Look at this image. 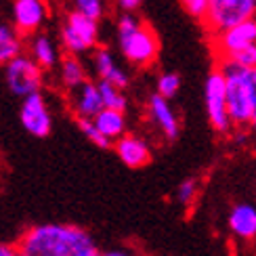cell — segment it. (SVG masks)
Returning <instances> with one entry per match:
<instances>
[{
    "label": "cell",
    "mask_w": 256,
    "mask_h": 256,
    "mask_svg": "<svg viewBox=\"0 0 256 256\" xmlns=\"http://www.w3.org/2000/svg\"><path fill=\"white\" fill-rule=\"evenodd\" d=\"M90 246H94V242L88 231L63 222L32 225L17 240L21 256H76Z\"/></svg>",
    "instance_id": "obj_1"
},
{
    "label": "cell",
    "mask_w": 256,
    "mask_h": 256,
    "mask_svg": "<svg viewBox=\"0 0 256 256\" xmlns=\"http://www.w3.org/2000/svg\"><path fill=\"white\" fill-rule=\"evenodd\" d=\"M116 36L122 57L134 68L154 66L160 52L156 32L132 13H124L116 24Z\"/></svg>",
    "instance_id": "obj_2"
},
{
    "label": "cell",
    "mask_w": 256,
    "mask_h": 256,
    "mask_svg": "<svg viewBox=\"0 0 256 256\" xmlns=\"http://www.w3.org/2000/svg\"><path fill=\"white\" fill-rule=\"evenodd\" d=\"M227 78V108L236 130L250 128L254 120V101L250 92V84L246 76V68L233 63L231 59H218L216 66Z\"/></svg>",
    "instance_id": "obj_3"
},
{
    "label": "cell",
    "mask_w": 256,
    "mask_h": 256,
    "mask_svg": "<svg viewBox=\"0 0 256 256\" xmlns=\"http://www.w3.org/2000/svg\"><path fill=\"white\" fill-rule=\"evenodd\" d=\"M61 46L68 50V55H82L90 52L99 46V21H94L80 10L74 8L66 15L59 28Z\"/></svg>",
    "instance_id": "obj_4"
},
{
    "label": "cell",
    "mask_w": 256,
    "mask_h": 256,
    "mask_svg": "<svg viewBox=\"0 0 256 256\" xmlns=\"http://www.w3.org/2000/svg\"><path fill=\"white\" fill-rule=\"evenodd\" d=\"M204 105L208 122L218 134H229L236 130L227 108V78L218 68L212 70L204 82Z\"/></svg>",
    "instance_id": "obj_5"
},
{
    "label": "cell",
    "mask_w": 256,
    "mask_h": 256,
    "mask_svg": "<svg viewBox=\"0 0 256 256\" xmlns=\"http://www.w3.org/2000/svg\"><path fill=\"white\" fill-rule=\"evenodd\" d=\"M4 80L10 92L26 99L28 94L40 92L42 82H44V70L32 59L30 52L28 55L21 52L19 57L4 66Z\"/></svg>",
    "instance_id": "obj_6"
},
{
    "label": "cell",
    "mask_w": 256,
    "mask_h": 256,
    "mask_svg": "<svg viewBox=\"0 0 256 256\" xmlns=\"http://www.w3.org/2000/svg\"><path fill=\"white\" fill-rule=\"evenodd\" d=\"M250 17H256V0H210L204 24L210 34H216Z\"/></svg>",
    "instance_id": "obj_7"
},
{
    "label": "cell",
    "mask_w": 256,
    "mask_h": 256,
    "mask_svg": "<svg viewBox=\"0 0 256 256\" xmlns=\"http://www.w3.org/2000/svg\"><path fill=\"white\" fill-rule=\"evenodd\" d=\"M210 36H212V48H214L216 57L218 59L229 57L250 44H256V17L244 19L240 24Z\"/></svg>",
    "instance_id": "obj_8"
},
{
    "label": "cell",
    "mask_w": 256,
    "mask_h": 256,
    "mask_svg": "<svg viewBox=\"0 0 256 256\" xmlns=\"http://www.w3.org/2000/svg\"><path fill=\"white\" fill-rule=\"evenodd\" d=\"M19 120H21V126H24L30 134H34L36 138H44L50 134L52 116L48 112L46 99L42 97V92L28 94L26 99H21Z\"/></svg>",
    "instance_id": "obj_9"
},
{
    "label": "cell",
    "mask_w": 256,
    "mask_h": 256,
    "mask_svg": "<svg viewBox=\"0 0 256 256\" xmlns=\"http://www.w3.org/2000/svg\"><path fill=\"white\" fill-rule=\"evenodd\" d=\"M147 120L156 126V130L162 134L166 141H176L180 132V122L178 116L170 105V99L162 97V94H149L147 99Z\"/></svg>",
    "instance_id": "obj_10"
},
{
    "label": "cell",
    "mask_w": 256,
    "mask_h": 256,
    "mask_svg": "<svg viewBox=\"0 0 256 256\" xmlns=\"http://www.w3.org/2000/svg\"><path fill=\"white\" fill-rule=\"evenodd\" d=\"M48 8L44 0H13V28L21 36H34L44 26Z\"/></svg>",
    "instance_id": "obj_11"
},
{
    "label": "cell",
    "mask_w": 256,
    "mask_h": 256,
    "mask_svg": "<svg viewBox=\"0 0 256 256\" xmlns=\"http://www.w3.org/2000/svg\"><path fill=\"white\" fill-rule=\"evenodd\" d=\"M227 227L236 240L244 244L256 242V204L254 202H236L229 208Z\"/></svg>",
    "instance_id": "obj_12"
},
{
    "label": "cell",
    "mask_w": 256,
    "mask_h": 256,
    "mask_svg": "<svg viewBox=\"0 0 256 256\" xmlns=\"http://www.w3.org/2000/svg\"><path fill=\"white\" fill-rule=\"evenodd\" d=\"M114 152L128 168H143L152 162V147L138 134H122L114 141Z\"/></svg>",
    "instance_id": "obj_13"
},
{
    "label": "cell",
    "mask_w": 256,
    "mask_h": 256,
    "mask_svg": "<svg viewBox=\"0 0 256 256\" xmlns=\"http://www.w3.org/2000/svg\"><path fill=\"white\" fill-rule=\"evenodd\" d=\"M90 68L94 72V76L99 80H105V82H112L116 86L120 88H126L128 84H130V78H128V74L116 63L114 55L110 48L105 46H97L92 50L90 55Z\"/></svg>",
    "instance_id": "obj_14"
},
{
    "label": "cell",
    "mask_w": 256,
    "mask_h": 256,
    "mask_svg": "<svg viewBox=\"0 0 256 256\" xmlns=\"http://www.w3.org/2000/svg\"><path fill=\"white\" fill-rule=\"evenodd\" d=\"M105 108L103 99H101V90H99V82H90L86 80L72 92V110L76 114V118H90L94 120L97 114Z\"/></svg>",
    "instance_id": "obj_15"
},
{
    "label": "cell",
    "mask_w": 256,
    "mask_h": 256,
    "mask_svg": "<svg viewBox=\"0 0 256 256\" xmlns=\"http://www.w3.org/2000/svg\"><path fill=\"white\" fill-rule=\"evenodd\" d=\"M30 55L42 70H55L59 66V48L55 40L46 34H34L30 38Z\"/></svg>",
    "instance_id": "obj_16"
},
{
    "label": "cell",
    "mask_w": 256,
    "mask_h": 256,
    "mask_svg": "<svg viewBox=\"0 0 256 256\" xmlns=\"http://www.w3.org/2000/svg\"><path fill=\"white\" fill-rule=\"evenodd\" d=\"M86 80H88L86 78V68L82 66L78 55H66L59 61V84H61V88H66L68 92H74Z\"/></svg>",
    "instance_id": "obj_17"
},
{
    "label": "cell",
    "mask_w": 256,
    "mask_h": 256,
    "mask_svg": "<svg viewBox=\"0 0 256 256\" xmlns=\"http://www.w3.org/2000/svg\"><path fill=\"white\" fill-rule=\"evenodd\" d=\"M99 130L114 143L116 138H120L122 134H126V112L122 110H112V108H103L97 118H94Z\"/></svg>",
    "instance_id": "obj_18"
},
{
    "label": "cell",
    "mask_w": 256,
    "mask_h": 256,
    "mask_svg": "<svg viewBox=\"0 0 256 256\" xmlns=\"http://www.w3.org/2000/svg\"><path fill=\"white\" fill-rule=\"evenodd\" d=\"M24 52V36L15 28L0 24V66H6Z\"/></svg>",
    "instance_id": "obj_19"
},
{
    "label": "cell",
    "mask_w": 256,
    "mask_h": 256,
    "mask_svg": "<svg viewBox=\"0 0 256 256\" xmlns=\"http://www.w3.org/2000/svg\"><path fill=\"white\" fill-rule=\"evenodd\" d=\"M99 90H101V99H103V105H105V108L126 112V108H128V99H126V94H124V88L116 86V84H112V82L99 80Z\"/></svg>",
    "instance_id": "obj_20"
},
{
    "label": "cell",
    "mask_w": 256,
    "mask_h": 256,
    "mask_svg": "<svg viewBox=\"0 0 256 256\" xmlns=\"http://www.w3.org/2000/svg\"><path fill=\"white\" fill-rule=\"evenodd\" d=\"M200 198V180L196 176H189L185 180H180L176 187V202L183 208H191Z\"/></svg>",
    "instance_id": "obj_21"
},
{
    "label": "cell",
    "mask_w": 256,
    "mask_h": 256,
    "mask_svg": "<svg viewBox=\"0 0 256 256\" xmlns=\"http://www.w3.org/2000/svg\"><path fill=\"white\" fill-rule=\"evenodd\" d=\"M76 122H78V128L82 130V134L88 138V141L92 143V145H97V147H110V145H114L108 136H105L99 128H97V124H94V120H90V118H76Z\"/></svg>",
    "instance_id": "obj_22"
},
{
    "label": "cell",
    "mask_w": 256,
    "mask_h": 256,
    "mask_svg": "<svg viewBox=\"0 0 256 256\" xmlns=\"http://www.w3.org/2000/svg\"><path fill=\"white\" fill-rule=\"evenodd\" d=\"M180 90V76L174 72H164L158 76V82H156V92L162 94L166 99H172L174 94Z\"/></svg>",
    "instance_id": "obj_23"
},
{
    "label": "cell",
    "mask_w": 256,
    "mask_h": 256,
    "mask_svg": "<svg viewBox=\"0 0 256 256\" xmlns=\"http://www.w3.org/2000/svg\"><path fill=\"white\" fill-rule=\"evenodd\" d=\"M74 4H76V10L94 21L105 17V0H74Z\"/></svg>",
    "instance_id": "obj_24"
},
{
    "label": "cell",
    "mask_w": 256,
    "mask_h": 256,
    "mask_svg": "<svg viewBox=\"0 0 256 256\" xmlns=\"http://www.w3.org/2000/svg\"><path fill=\"white\" fill-rule=\"evenodd\" d=\"M222 59H231L233 63H238V66L252 70V68H256V44H250V46L233 52V55H229V57H222Z\"/></svg>",
    "instance_id": "obj_25"
},
{
    "label": "cell",
    "mask_w": 256,
    "mask_h": 256,
    "mask_svg": "<svg viewBox=\"0 0 256 256\" xmlns=\"http://www.w3.org/2000/svg\"><path fill=\"white\" fill-rule=\"evenodd\" d=\"M208 2L210 0H180V6L187 10V15L198 21H204L208 15Z\"/></svg>",
    "instance_id": "obj_26"
},
{
    "label": "cell",
    "mask_w": 256,
    "mask_h": 256,
    "mask_svg": "<svg viewBox=\"0 0 256 256\" xmlns=\"http://www.w3.org/2000/svg\"><path fill=\"white\" fill-rule=\"evenodd\" d=\"M143 0H116V4H118V8H122L124 13H134V10L141 6Z\"/></svg>",
    "instance_id": "obj_27"
},
{
    "label": "cell",
    "mask_w": 256,
    "mask_h": 256,
    "mask_svg": "<svg viewBox=\"0 0 256 256\" xmlns=\"http://www.w3.org/2000/svg\"><path fill=\"white\" fill-rule=\"evenodd\" d=\"M0 256H21L17 244H4V242H0Z\"/></svg>",
    "instance_id": "obj_28"
},
{
    "label": "cell",
    "mask_w": 256,
    "mask_h": 256,
    "mask_svg": "<svg viewBox=\"0 0 256 256\" xmlns=\"http://www.w3.org/2000/svg\"><path fill=\"white\" fill-rule=\"evenodd\" d=\"M101 256H138V254L132 250H126V248H114V250L101 252Z\"/></svg>",
    "instance_id": "obj_29"
},
{
    "label": "cell",
    "mask_w": 256,
    "mask_h": 256,
    "mask_svg": "<svg viewBox=\"0 0 256 256\" xmlns=\"http://www.w3.org/2000/svg\"><path fill=\"white\" fill-rule=\"evenodd\" d=\"M76 256H101V252L97 250V246H90V248H86V250H82V252H78Z\"/></svg>",
    "instance_id": "obj_30"
},
{
    "label": "cell",
    "mask_w": 256,
    "mask_h": 256,
    "mask_svg": "<svg viewBox=\"0 0 256 256\" xmlns=\"http://www.w3.org/2000/svg\"><path fill=\"white\" fill-rule=\"evenodd\" d=\"M250 128H252V130L256 132V116H254V120H252V126H250Z\"/></svg>",
    "instance_id": "obj_31"
}]
</instances>
